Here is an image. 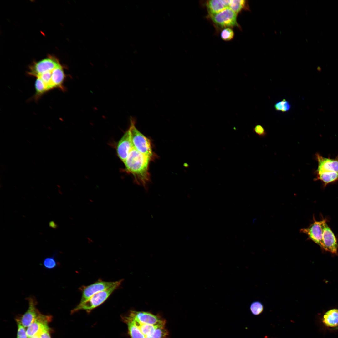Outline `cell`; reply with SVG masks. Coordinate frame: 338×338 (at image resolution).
Instances as JSON below:
<instances>
[{"mask_svg":"<svg viewBox=\"0 0 338 338\" xmlns=\"http://www.w3.org/2000/svg\"><path fill=\"white\" fill-rule=\"evenodd\" d=\"M122 318L131 338H165L168 335L165 324L152 325L140 321L128 314Z\"/></svg>","mask_w":338,"mask_h":338,"instance_id":"1","label":"cell"},{"mask_svg":"<svg viewBox=\"0 0 338 338\" xmlns=\"http://www.w3.org/2000/svg\"><path fill=\"white\" fill-rule=\"evenodd\" d=\"M150 158L134 147L124 163L125 171L134 176L138 184L144 187L150 180L148 166Z\"/></svg>","mask_w":338,"mask_h":338,"instance_id":"2","label":"cell"},{"mask_svg":"<svg viewBox=\"0 0 338 338\" xmlns=\"http://www.w3.org/2000/svg\"><path fill=\"white\" fill-rule=\"evenodd\" d=\"M123 281V279L120 280V282L115 286L95 294L84 302L79 303L71 310V313L73 314L81 310H85L88 313L90 312L94 309L104 303L120 286Z\"/></svg>","mask_w":338,"mask_h":338,"instance_id":"3","label":"cell"},{"mask_svg":"<svg viewBox=\"0 0 338 338\" xmlns=\"http://www.w3.org/2000/svg\"><path fill=\"white\" fill-rule=\"evenodd\" d=\"M237 14L229 8L212 15H207V19L212 23L217 31L226 28L237 27L240 28L237 21Z\"/></svg>","mask_w":338,"mask_h":338,"instance_id":"4","label":"cell"},{"mask_svg":"<svg viewBox=\"0 0 338 338\" xmlns=\"http://www.w3.org/2000/svg\"><path fill=\"white\" fill-rule=\"evenodd\" d=\"M129 128L134 147L144 155L151 158L153 155L150 140L140 132L135 126V122L131 120Z\"/></svg>","mask_w":338,"mask_h":338,"instance_id":"5","label":"cell"},{"mask_svg":"<svg viewBox=\"0 0 338 338\" xmlns=\"http://www.w3.org/2000/svg\"><path fill=\"white\" fill-rule=\"evenodd\" d=\"M120 280L113 282L106 281L100 279L90 285L81 286L79 288L82 293L79 303L84 302L95 294L115 286L118 283Z\"/></svg>","mask_w":338,"mask_h":338,"instance_id":"6","label":"cell"},{"mask_svg":"<svg viewBox=\"0 0 338 338\" xmlns=\"http://www.w3.org/2000/svg\"><path fill=\"white\" fill-rule=\"evenodd\" d=\"M61 65L56 58L50 55L40 61L33 63L29 67L28 74L30 75L36 77L41 74L52 71Z\"/></svg>","mask_w":338,"mask_h":338,"instance_id":"7","label":"cell"},{"mask_svg":"<svg viewBox=\"0 0 338 338\" xmlns=\"http://www.w3.org/2000/svg\"><path fill=\"white\" fill-rule=\"evenodd\" d=\"M314 222L308 227L301 229L300 232L306 234L308 238L321 248L322 246L323 234V224L327 221L326 219H323L318 221L313 217Z\"/></svg>","mask_w":338,"mask_h":338,"instance_id":"8","label":"cell"},{"mask_svg":"<svg viewBox=\"0 0 338 338\" xmlns=\"http://www.w3.org/2000/svg\"><path fill=\"white\" fill-rule=\"evenodd\" d=\"M327 221L323 224L322 248L325 250L332 253H336L338 244L333 232L327 223Z\"/></svg>","mask_w":338,"mask_h":338,"instance_id":"9","label":"cell"},{"mask_svg":"<svg viewBox=\"0 0 338 338\" xmlns=\"http://www.w3.org/2000/svg\"><path fill=\"white\" fill-rule=\"evenodd\" d=\"M26 299L28 302V308L20 319L18 318L25 328L28 327L41 313L36 308L37 302L34 297L30 296Z\"/></svg>","mask_w":338,"mask_h":338,"instance_id":"10","label":"cell"},{"mask_svg":"<svg viewBox=\"0 0 338 338\" xmlns=\"http://www.w3.org/2000/svg\"><path fill=\"white\" fill-rule=\"evenodd\" d=\"M315 159L318 162V167L315 171L316 174L324 172H338V155L335 158L325 157L319 153L315 154Z\"/></svg>","mask_w":338,"mask_h":338,"instance_id":"11","label":"cell"},{"mask_svg":"<svg viewBox=\"0 0 338 338\" xmlns=\"http://www.w3.org/2000/svg\"><path fill=\"white\" fill-rule=\"evenodd\" d=\"M133 148L131 131L129 128L119 141L117 147L118 156L124 163Z\"/></svg>","mask_w":338,"mask_h":338,"instance_id":"12","label":"cell"},{"mask_svg":"<svg viewBox=\"0 0 338 338\" xmlns=\"http://www.w3.org/2000/svg\"><path fill=\"white\" fill-rule=\"evenodd\" d=\"M52 316L40 313L35 320L27 327V334L28 338L32 337L41 332L48 326L52 320Z\"/></svg>","mask_w":338,"mask_h":338,"instance_id":"13","label":"cell"},{"mask_svg":"<svg viewBox=\"0 0 338 338\" xmlns=\"http://www.w3.org/2000/svg\"><path fill=\"white\" fill-rule=\"evenodd\" d=\"M128 314L140 321L152 325L166 324L165 320L162 318L148 312L131 310Z\"/></svg>","mask_w":338,"mask_h":338,"instance_id":"14","label":"cell"},{"mask_svg":"<svg viewBox=\"0 0 338 338\" xmlns=\"http://www.w3.org/2000/svg\"><path fill=\"white\" fill-rule=\"evenodd\" d=\"M231 0H212L205 1L208 15L214 14L229 8Z\"/></svg>","mask_w":338,"mask_h":338,"instance_id":"15","label":"cell"},{"mask_svg":"<svg viewBox=\"0 0 338 338\" xmlns=\"http://www.w3.org/2000/svg\"><path fill=\"white\" fill-rule=\"evenodd\" d=\"M65 78V75L63 66L61 65L52 71L51 84L52 89L59 88L64 90L63 83Z\"/></svg>","mask_w":338,"mask_h":338,"instance_id":"16","label":"cell"},{"mask_svg":"<svg viewBox=\"0 0 338 338\" xmlns=\"http://www.w3.org/2000/svg\"><path fill=\"white\" fill-rule=\"evenodd\" d=\"M315 181H320L324 187L329 184L335 183L338 181V172H324L316 173Z\"/></svg>","mask_w":338,"mask_h":338,"instance_id":"17","label":"cell"},{"mask_svg":"<svg viewBox=\"0 0 338 338\" xmlns=\"http://www.w3.org/2000/svg\"><path fill=\"white\" fill-rule=\"evenodd\" d=\"M322 321L326 326H338V309H332L327 311L324 315Z\"/></svg>","mask_w":338,"mask_h":338,"instance_id":"18","label":"cell"},{"mask_svg":"<svg viewBox=\"0 0 338 338\" xmlns=\"http://www.w3.org/2000/svg\"><path fill=\"white\" fill-rule=\"evenodd\" d=\"M229 8L237 15L243 10H249L248 1L244 0H231Z\"/></svg>","mask_w":338,"mask_h":338,"instance_id":"19","label":"cell"},{"mask_svg":"<svg viewBox=\"0 0 338 338\" xmlns=\"http://www.w3.org/2000/svg\"><path fill=\"white\" fill-rule=\"evenodd\" d=\"M55 255V253L52 256L44 259L42 265L45 268L47 269H52L58 266V263L56 259Z\"/></svg>","mask_w":338,"mask_h":338,"instance_id":"20","label":"cell"},{"mask_svg":"<svg viewBox=\"0 0 338 338\" xmlns=\"http://www.w3.org/2000/svg\"><path fill=\"white\" fill-rule=\"evenodd\" d=\"M291 107V104L285 99H283L282 100L277 102L274 105V108L276 110L283 112L289 111Z\"/></svg>","mask_w":338,"mask_h":338,"instance_id":"21","label":"cell"},{"mask_svg":"<svg viewBox=\"0 0 338 338\" xmlns=\"http://www.w3.org/2000/svg\"><path fill=\"white\" fill-rule=\"evenodd\" d=\"M264 306L259 301H256L251 303L250 309L252 314L254 315H258L263 311Z\"/></svg>","mask_w":338,"mask_h":338,"instance_id":"22","label":"cell"},{"mask_svg":"<svg viewBox=\"0 0 338 338\" xmlns=\"http://www.w3.org/2000/svg\"><path fill=\"white\" fill-rule=\"evenodd\" d=\"M37 78L35 82V86L36 95L38 97L42 95L48 91V90L47 87L42 81L39 78Z\"/></svg>","mask_w":338,"mask_h":338,"instance_id":"23","label":"cell"},{"mask_svg":"<svg viewBox=\"0 0 338 338\" xmlns=\"http://www.w3.org/2000/svg\"><path fill=\"white\" fill-rule=\"evenodd\" d=\"M234 36V33L232 28H226L221 31V38L225 41H229L232 40Z\"/></svg>","mask_w":338,"mask_h":338,"instance_id":"24","label":"cell"},{"mask_svg":"<svg viewBox=\"0 0 338 338\" xmlns=\"http://www.w3.org/2000/svg\"><path fill=\"white\" fill-rule=\"evenodd\" d=\"M16 321L18 327L17 338H28L25 328L22 325L18 319H16Z\"/></svg>","mask_w":338,"mask_h":338,"instance_id":"25","label":"cell"},{"mask_svg":"<svg viewBox=\"0 0 338 338\" xmlns=\"http://www.w3.org/2000/svg\"><path fill=\"white\" fill-rule=\"evenodd\" d=\"M253 131L260 137H264L267 135V133L264 128L261 125H256L253 128Z\"/></svg>","mask_w":338,"mask_h":338,"instance_id":"26","label":"cell"},{"mask_svg":"<svg viewBox=\"0 0 338 338\" xmlns=\"http://www.w3.org/2000/svg\"><path fill=\"white\" fill-rule=\"evenodd\" d=\"M51 331V329L48 326H47L40 333L39 338H51L50 335Z\"/></svg>","mask_w":338,"mask_h":338,"instance_id":"27","label":"cell"},{"mask_svg":"<svg viewBox=\"0 0 338 338\" xmlns=\"http://www.w3.org/2000/svg\"><path fill=\"white\" fill-rule=\"evenodd\" d=\"M40 332L39 333L37 334H36V335H34V336H33L32 337H29V338H39V335Z\"/></svg>","mask_w":338,"mask_h":338,"instance_id":"28","label":"cell"}]
</instances>
